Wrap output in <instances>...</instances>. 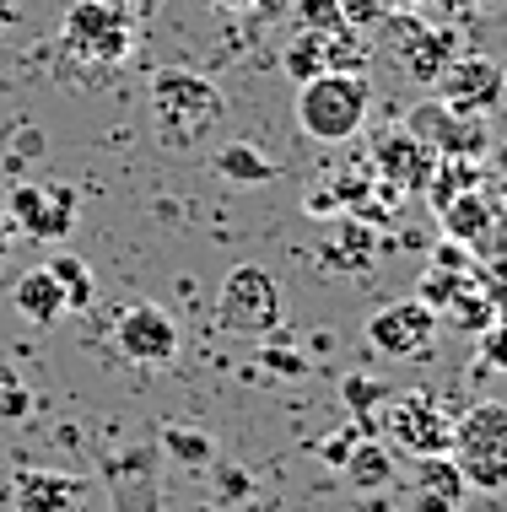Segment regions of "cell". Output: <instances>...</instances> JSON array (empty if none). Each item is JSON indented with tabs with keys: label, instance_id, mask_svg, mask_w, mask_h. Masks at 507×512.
Returning <instances> with one entry per match:
<instances>
[{
	"label": "cell",
	"instance_id": "1",
	"mask_svg": "<svg viewBox=\"0 0 507 512\" xmlns=\"http://www.w3.org/2000/svg\"><path fill=\"white\" fill-rule=\"evenodd\" d=\"M367 108H373V87L367 76H340V71H324L297 87V124H303L308 141L319 146H346L362 135L367 124Z\"/></svg>",
	"mask_w": 507,
	"mask_h": 512
},
{
	"label": "cell",
	"instance_id": "5",
	"mask_svg": "<svg viewBox=\"0 0 507 512\" xmlns=\"http://www.w3.org/2000/svg\"><path fill=\"white\" fill-rule=\"evenodd\" d=\"M216 324L227 335H270L281 324V286L265 265H232L216 292Z\"/></svg>",
	"mask_w": 507,
	"mask_h": 512
},
{
	"label": "cell",
	"instance_id": "6",
	"mask_svg": "<svg viewBox=\"0 0 507 512\" xmlns=\"http://www.w3.org/2000/svg\"><path fill=\"white\" fill-rule=\"evenodd\" d=\"M130 44H135V22L130 6H119V0H76L65 11V49L81 54V60L114 65L130 54Z\"/></svg>",
	"mask_w": 507,
	"mask_h": 512
},
{
	"label": "cell",
	"instance_id": "13",
	"mask_svg": "<svg viewBox=\"0 0 507 512\" xmlns=\"http://www.w3.org/2000/svg\"><path fill=\"white\" fill-rule=\"evenodd\" d=\"M383 22L400 33V65H405V76L416 81V87H432V81L443 76V65L454 60V38H448L443 27H427L421 17H410V11H389Z\"/></svg>",
	"mask_w": 507,
	"mask_h": 512
},
{
	"label": "cell",
	"instance_id": "27",
	"mask_svg": "<svg viewBox=\"0 0 507 512\" xmlns=\"http://www.w3.org/2000/svg\"><path fill=\"white\" fill-rule=\"evenodd\" d=\"M281 65H286V76H292L297 87H303V81H313V76H324V38H319V33H297L292 44H286Z\"/></svg>",
	"mask_w": 507,
	"mask_h": 512
},
{
	"label": "cell",
	"instance_id": "28",
	"mask_svg": "<svg viewBox=\"0 0 507 512\" xmlns=\"http://www.w3.org/2000/svg\"><path fill=\"white\" fill-rule=\"evenodd\" d=\"M297 33H335V27H346L340 17V0H297Z\"/></svg>",
	"mask_w": 507,
	"mask_h": 512
},
{
	"label": "cell",
	"instance_id": "17",
	"mask_svg": "<svg viewBox=\"0 0 507 512\" xmlns=\"http://www.w3.org/2000/svg\"><path fill=\"white\" fill-rule=\"evenodd\" d=\"M81 496H87V486H81L76 475L27 469L17 480V491H11V502H17V512H81Z\"/></svg>",
	"mask_w": 507,
	"mask_h": 512
},
{
	"label": "cell",
	"instance_id": "26",
	"mask_svg": "<svg viewBox=\"0 0 507 512\" xmlns=\"http://www.w3.org/2000/svg\"><path fill=\"white\" fill-rule=\"evenodd\" d=\"M49 275L60 281V292H65V308L71 313H81V308H92V270L81 265V259H71V254H60V259H49Z\"/></svg>",
	"mask_w": 507,
	"mask_h": 512
},
{
	"label": "cell",
	"instance_id": "30",
	"mask_svg": "<svg viewBox=\"0 0 507 512\" xmlns=\"http://www.w3.org/2000/svg\"><path fill=\"white\" fill-rule=\"evenodd\" d=\"M394 389H383V383H373V378H346V405L362 415V426L373 432V410H383V399H389Z\"/></svg>",
	"mask_w": 507,
	"mask_h": 512
},
{
	"label": "cell",
	"instance_id": "32",
	"mask_svg": "<svg viewBox=\"0 0 507 512\" xmlns=\"http://www.w3.org/2000/svg\"><path fill=\"white\" fill-rule=\"evenodd\" d=\"M340 17H346V27H356V33H373L389 11H383L378 0H340Z\"/></svg>",
	"mask_w": 507,
	"mask_h": 512
},
{
	"label": "cell",
	"instance_id": "33",
	"mask_svg": "<svg viewBox=\"0 0 507 512\" xmlns=\"http://www.w3.org/2000/svg\"><path fill=\"white\" fill-rule=\"evenodd\" d=\"M362 432H367L362 421H356V426H340V432H330V442H324V459H330V464H346V453L356 448V437H362Z\"/></svg>",
	"mask_w": 507,
	"mask_h": 512
},
{
	"label": "cell",
	"instance_id": "34",
	"mask_svg": "<svg viewBox=\"0 0 507 512\" xmlns=\"http://www.w3.org/2000/svg\"><path fill=\"white\" fill-rule=\"evenodd\" d=\"M265 362H270V367H281V372H303V356H281V351H265Z\"/></svg>",
	"mask_w": 507,
	"mask_h": 512
},
{
	"label": "cell",
	"instance_id": "3",
	"mask_svg": "<svg viewBox=\"0 0 507 512\" xmlns=\"http://www.w3.org/2000/svg\"><path fill=\"white\" fill-rule=\"evenodd\" d=\"M448 459L470 491H507V399H486L459 415Z\"/></svg>",
	"mask_w": 507,
	"mask_h": 512
},
{
	"label": "cell",
	"instance_id": "9",
	"mask_svg": "<svg viewBox=\"0 0 507 512\" xmlns=\"http://www.w3.org/2000/svg\"><path fill=\"white\" fill-rule=\"evenodd\" d=\"M405 130L416 135L421 146H432L437 157H464V162H481L486 157V146H491V135H486V119L481 114H454L448 103H416L405 114Z\"/></svg>",
	"mask_w": 507,
	"mask_h": 512
},
{
	"label": "cell",
	"instance_id": "7",
	"mask_svg": "<svg viewBox=\"0 0 507 512\" xmlns=\"http://www.w3.org/2000/svg\"><path fill=\"white\" fill-rule=\"evenodd\" d=\"M76 211H81L76 189L54 184V178H22L6 200V216L17 227V238H38V243H60L76 227Z\"/></svg>",
	"mask_w": 507,
	"mask_h": 512
},
{
	"label": "cell",
	"instance_id": "39",
	"mask_svg": "<svg viewBox=\"0 0 507 512\" xmlns=\"http://www.w3.org/2000/svg\"><path fill=\"white\" fill-rule=\"evenodd\" d=\"M119 6H130V11H152V0H119Z\"/></svg>",
	"mask_w": 507,
	"mask_h": 512
},
{
	"label": "cell",
	"instance_id": "16",
	"mask_svg": "<svg viewBox=\"0 0 507 512\" xmlns=\"http://www.w3.org/2000/svg\"><path fill=\"white\" fill-rule=\"evenodd\" d=\"M437 216H443V238H448V243H464L470 254H486L491 238H497V227H502V221H497V205H491L486 189H464V195L448 200Z\"/></svg>",
	"mask_w": 507,
	"mask_h": 512
},
{
	"label": "cell",
	"instance_id": "19",
	"mask_svg": "<svg viewBox=\"0 0 507 512\" xmlns=\"http://www.w3.org/2000/svg\"><path fill=\"white\" fill-rule=\"evenodd\" d=\"M211 168H216V178H227V184H238V189H259V184H270V178L281 173L276 157H270V151H259V146H249V141L216 146Z\"/></svg>",
	"mask_w": 507,
	"mask_h": 512
},
{
	"label": "cell",
	"instance_id": "20",
	"mask_svg": "<svg viewBox=\"0 0 507 512\" xmlns=\"http://www.w3.org/2000/svg\"><path fill=\"white\" fill-rule=\"evenodd\" d=\"M340 475L351 480L356 491H383L394 480V448L373 432L356 437V448L346 453V464H340Z\"/></svg>",
	"mask_w": 507,
	"mask_h": 512
},
{
	"label": "cell",
	"instance_id": "14",
	"mask_svg": "<svg viewBox=\"0 0 507 512\" xmlns=\"http://www.w3.org/2000/svg\"><path fill=\"white\" fill-rule=\"evenodd\" d=\"M373 162H378L383 184L405 195V189H427V178H432V168H437V151L421 146L416 135H410L405 124H400V130H383V135H378Z\"/></svg>",
	"mask_w": 507,
	"mask_h": 512
},
{
	"label": "cell",
	"instance_id": "36",
	"mask_svg": "<svg viewBox=\"0 0 507 512\" xmlns=\"http://www.w3.org/2000/svg\"><path fill=\"white\" fill-rule=\"evenodd\" d=\"M17 17H22V0H0V33H6Z\"/></svg>",
	"mask_w": 507,
	"mask_h": 512
},
{
	"label": "cell",
	"instance_id": "35",
	"mask_svg": "<svg viewBox=\"0 0 507 512\" xmlns=\"http://www.w3.org/2000/svg\"><path fill=\"white\" fill-rule=\"evenodd\" d=\"M11 243H17V227H11V216H6V211H0V259H6V254H11Z\"/></svg>",
	"mask_w": 507,
	"mask_h": 512
},
{
	"label": "cell",
	"instance_id": "25",
	"mask_svg": "<svg viewBox=\"0 0 507 512\" xmlns=\"http://www.w3.org/2000/svg\"><path fill=\"white\" fill-rule=\"evenodd\" d=\"M157 448L168 453V459H178L184 469H205V464H211V453H216V442L205 432H195V426H162Z\"/></svg>",
	"mask_w": 507,
	"mask_h": 512
},
{
	"label": "cell",
	"instance_id": "15",
	"mask_svg": "<svg viewBox=\"0 0 507 512\" xmlns=\"http://www.w3.org/2000/svg\"><path fill=\"white\" fill-rule=\"evenodd\" d=\"M464 496H470V486H464L454 459L432 453V459H416V480H410L400 512H464Z\"/></svg>",
	"mask_w": 507,
	"mask_h": 512
},
{
	"label": "cell",
	"instance_id": "38",
	"mask_svg": "<svg viewBox=\"0 0 507 512\" xmlns=\"http://www.w3.org/2000/svg\"><path fill=\"white\" fill-rule=\"evenodd\" d=\"M475 6V0H443V11H454V17H459V11H470Z\"/></svg>",
	"mask_w": 507,
	"mask_h": 512
},
{
	"label": "cell",
	"instance_id": "12",
	"mask_svg": "<svg viewBox=\"0 0 507 512\" xmlns=\"http://www.w3.org/2000/svg\"><path fill=\"white\" fill-rule=\"evenodd\" d=\"M114 351L135 367H168L178 356V318L162 302H135L114 318Z\"/></svg>",
	"mask_w": 507,
	"mask_h": 512
},
{
	"label": "cell",
	"instance_id": "23",
	"mask_svg": "<svg viewBox=\"0 0 507 512\" xmlns=\"http://www.w3.org/2000/svg\"><path fill=\"white\" fill-rule=\"evenodd\" d=\"M319 38H324V71L367 76V60H373L367 33H356V27H335V33H319Z\"/></svg>",
	"mask_w": 507,
	"mask_h": 512
},
{
	"label": "cell",
	"instance_id": "24",
	"mask_svg": "<svg viewBox=\"0 0 507 512\" xmlns=\"http://www.w3.org/2000/svg\"><path fill=\"white\" fill-rule=\"evenodd\" d=\"M464 189H481L475 162H464V157H437V168H432V178H427V195H432L437 211H443L448 200H459Z\"/></svg>",
	"mask_w": 507,
	"mask_h": 512
},
{
	"label": "cell",
	"instance_id": "22",
	"mask_svg": "<svg viewBox=\"0 0 507 512\" xmlns=\"http://www.w3.org/2000/svg\"><path fill=\"white\" fill-rule=\"evenodd\" d=\"M443 318L454 329H470V335H481L491 318H497V302H491V292L481 286V275H470V281H464L459 292L443 302Z\"/></svg>",
	"mask_w": 507,
	"mask_h": 512
},
{
	"label": "cell",
	"instance_id": "18",
	"mask_svg": "<svg viewBox=\"0 0 507 512\" xmlns=\"http://www.w3.org/2000/svg\"><path fill=\"white\" fill-rule=\"evenodd\" d=\"M11 308H17V313L27 318V324H38V329H49L60 313H71V308H65L60 281L49 275V265H44V270L17 275V286H11Z\"/></svg>",
	"mask_w": 507,
	"mask_h": 512
},
{
	"label": "cell",
	"instance_id": "29",
	"mask_svg": "<svg viewBox=\"0 0 507 512\" xmlns=\"http://www.w3.org/2000/svg\"><path fill=\"white\" fill-rule=\"evenodd\" d=\"M33 415V389L11 367H0V421H27Z\"/></svg>",
	"mask_w": 507,
	"mask_h": 512
},
{
	"label": "cell",
	"instance_id": "2",
	"mask_svg": "<svg viewBox=\"0 0 507 512\" xmlns=\"http://www.w3.org/2000/svg\"><path fill=\"white\" fill-rule=\"evenodd\" d=\"M227 114V98L200 71H162L152 81V124L162 146H195L205 130H216Z\"/></svg>",
	"mask_w": 507,
	"mask_h": 512
},
{
	"label": "cell",
	"instance_id": "37",
	"mask_svg": "<svg viewBox=\"0 0 507 512\" xmlns=\"http://www.w3.org/2000/svg\"><path fill=\"white\" fill-rule=\"evenodd\" d=\"M383 11H416V6H427V0H378Z\"/></svg>",
	"mask_w": 507,
	"mask_h": 512
},
{
	"label": "cell",
	"instance_id": "10",
	"mask_svg": "<svg viewBox=\"0 0 507 512\" xmlns=\"http://www.w3.org/2000/svg\"><path fill=\"white\" fill-rule=\"evenodd\" d=\"M103 491L108 512H168L157 480V442L152 448H125V453H103Z\"/></svg>",
	"mask_w": 507,
	"mask_h": 512
},
{
	"label": "cell",
	"instance_id": "11",
	"mask_svg": "<svg viewBox=\"0 0 507 512\" xmlns=\"http://www.w3.org/2000/svg\"><path fill=\"white\" fill-rule=\"evenodd\" d=\"M432 87H437V103H448L454 114H481L486 119L491 108H502V98H507V71L497 60H486V54H454Z\"/></svg>",
	"mask_w": 507,
	"mask_h": 512
},
{
	"label": "cell",
	"instance_id": "8",
	"mask_svg": "<svg viewBox=\"0 0 507 512\" xmlns=\"http://www.w3.org/2000/svg\"><path fill=\"white\" fill-rule=\"evenodd\" d=\"M437 308H427L421 297H400V302H383V308L367 318V345L378 356H394V362H416V356L432 351L437 340Z\"/></svg>",
	"mask_w": 507,
	"mask_h": 512
},
{
	"label": "cell",
	"instance_id": "4",
	"mask_svg": "<svg viewBox=\"0 0 507 512\" xmlns=\"http://www.w3.org/2000/svg\"><path fill=\"white\" fill-rule=\"evenodd\" d=\"M373 426L389 437L394 453H410V459L448 453V437H454V415L437 405V394H427V389L389 394V399H383V410L373 415Z\"/></svg>",
	"mask_w": 507,
	"mask_h": 512
},
{
	"label": "cell",
	"instance_id": "31",
	"mask_svg": "<svg viewBox=\"0 0 507 512\" xmlns=\"http://www.w3.org/2000/svg\"><path fill=\"white\" fill-rule=\"evenodd\" d=\"M481 356H486V367L507 372V302L497 308V318L481 329Z\"/></svg>",
	"mask_w": 507,
	"mask_h": 512
},
{
	"label": "cell",
	"instance_id": "21",
	"mask_svg": "<svg viewBox=\"0 0 507 512\" xmlns=\"http://www.w3.org/2000/svg\"><path fill=\"white\" fill-rule=\"evenodd\" d=\"M340 227H335V238L324 243V259H340L335 270H367L373 265V227H367L362 216H335Z\"/></svg>",
	"mask_w": 507,
	"mask_h": 512
}]
</instances>
